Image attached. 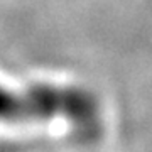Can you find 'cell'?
I'll list each match as a JSON object with an SVG mask.
<instances>
[{"label": "cell", "instance_id": "1", "mask_svg": "<svg viewBox=\"0 0 152 152\" xmlns=\"http://www.w3.org/2000/svg\"><path fill=\"white\" fill-rule=\"evenodd\" d=\"M58 120L80 132H95L102 120L96 96L68 83L12 85L0 80V124L31 125Z\"/></svg>", "mask_w": 152, "mask_h": 152}]
</instances>
